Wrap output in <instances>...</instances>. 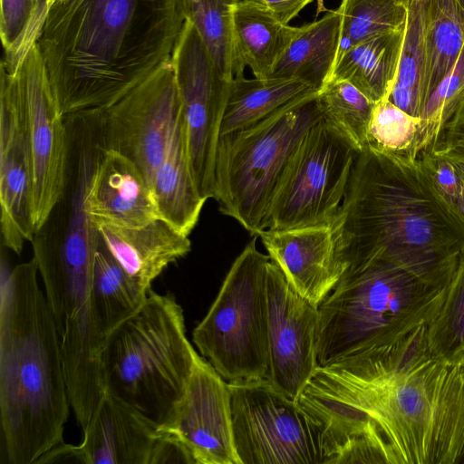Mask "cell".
Here are the masks:
<instances>
[{"label":"cell","mask_w":464,"mask_h":464,"mask_svg":"<svg viewBox=\"0 0 464 464\" xmlns=\"http://www.w3.org/2000/svg\"><path fill=\"white\" fill-rule=\"evenodd\" d=\"M33 160L27 115L14 72L1 66L0 207L2 244L19 255L35 233Z\"/></svg>","instance_id":"cell-16"},{"label":"cell","mask_w":464,"mask_h":464,"mask_svg":"<svg viewBox=\"0 0 464 464\" xmlns=\"http://www.w3.org/2000/svg\"><path fill=\"white\" fill-rule=\"evenodd\" d=\"M35 259L0 262V420L9 464H35L63 442L71 406L60 339Z\"/></svg>","instance_id":"cell-4"},{"label":"cell","mask_w":464,"mask_h":464,"mask_svg":"<svg viewBox=\"0 0 464 464\" xmlns=\"http://www.w3.org/2000/svg\"><path fill=\"white\" fill-rule=\"evenodd\" d=\"M324 118L347 137L361 151L376 102L344 80L330 79L317 92Z\"/></svg>","instance_id":"cell-30"},{"label":"cell","mask_w":464,"mask_h":464,"mask_svg":"<svg viewBox=\"0 0 464 464\" xmlns=\"http://www.w3.org/2000/svg\"><path fill=\"white\" fill-rule=\"evenodd\" d=\"M185 19L197 29L220 73L237 75L233 42V14L237 0H179Z\"/></svg>","instance_id":"cell-29"},{"label":"cell","mask_w":464,"mask_h":464,"mask_svg":"<svg viewBox=\"0 0 464 464\" xmlns=\"http://www.w3.org/2000/svg\"><path fill=\"white\" fill-rule=\"evenodd\" d=\"M427 154L464 161V89L435 119L420 158Z\"/></svg>","instance_id":"cell-35"},{"label":"cell","mask_w":464,"mask_h":464,"mask_svg":"<svg viewBox=\"0 0 464 464\" xmlns=\"http://www.w3.org/2000/svg\"><path fill=\"white\" fill-rule=\"evenodd\" d=\"M404 36L405 25L351 46L338 55L329 80L351 82L373 102L387 100L397 77Z\"/></svg>","instance_id":"cell-23"},{"label":"cell","mask_w":464,"mask_h":464,"mask_svg":"<svg viewBox=\"0 0 464 464\" xmlns=\"http://www.w3.org/2000/svg\"><path fill=\"white\" fill-rule=\"evenodd\" d=\"M44 1L47 3L48 6L51 7L52 5H53L55 4H59L64 0H44Z\"/></svg>","instance_id":"cell-42"},{"label":"cell","mask_w":464,"mask_h":464,"mask_svg":"<svg viewBox=\"0 0 464 464\" xmlns=\"http://www.w3.org/2000/svg\"><path fill=\"white\" fill-rule=\"evenodd\" d=\"M332 224L343 276L383 260L448 284L464 255V224L421 160L397 159L369 146L355 159Z\"/></svg>","instance_id":"cell-3"},{"label":"cell","mask_w":464,"mask_h":464,"mask_svg":"<svg viewBox=\"0 0 464 464\" xmlns=\"http://www.w3.org/2000/svg\"><path fill=\"white\" fill-rule=\"evenodd\" d=\"M338 11L341 30L337 57L367 38L401 28L407 18V7L398 0H342Z\"/></svg>","instance_id":"cell-31"},{"label":"cell","mask_w":464,"mask_h":464,"mask_svg":"<svg viewBox=\"0 0 464 464\" xmlns=\"http://www.w3.org/2000/svg\"><path fill=\"white\" fill-rule=\"evenodd\" d=\"M429 322L318 366L297 402L322 426L325 464H453L464 457V362Z\"/></svg>","instance_id":"cell-1"},{"label":"cell","mask_w":464,"mask_h":464,"mask_svg":"<svg viewBox=\"0 0 464 464\" xmlns=\"http://www.w3.org/2000/svg\"><path fill=\"white\" fill-rule=\"evenodd\" d=\"M158 426L104 392L75 450L80 464H151Z\"/></svg>","instance_id":"cell-18"},{"label":"cell","mask_w":464,"mask_h":464,"mask_svg":"<svg viewBox=\"0 0 464 464\" xmlns=\"http://www.w3.org/2000/svg\"><path fill=\"white\" fill-rule=\"evenodd\" d=\"M317 92L295 99L250 127L219 137L214 199L222 214L253 236L261 230L272 195L294 151L324 118Z\"/></svg>","instance_id":"cell-7"},{"label":"cell","mask_w":464,"mask_h":464,"mask_svg":"<svg viewBox=\"0 0 464 464\" xmlns=\"http://www.w3.org/2000/svg\"><path fill=\"white\" fill-rule=\"evenodd\" d=\"M428 335L436 353L464 362V255L439 311L428 324Z\"/></svg>","instance_id":"cell-33"},{"label":"cell","mask_w":464,"mask_h":464,"mask_svg":"<svg viewBox=\"0 0 464 464\" xmlns=\"http://www.w3.org/2000/svg\"><path fill=\"white\" fill-rule=\"evenodd\" d=\"M307 82L295 78L235 77L220 126V136L250 127L309 92Z\"/></svg>","instance_id":"cell-25"},{"label":"cell","mask_w":464,"mask_h":464,"mask_svg":"<svg viewBox=\"0 0 464 464\" xmlns=\"http://www.w3.org/2000/svg\"><path fill=\"white\" fill-rule=\"evenodd\" d=\"M405 36L399 70L388 101L420 119L426 104L428 74L424 0H408Z\"/></svg>","instance_id":"cell-27"},{"label":"cell","mask_w":464,"mask_h":464,"mask_svg":"<svg viewBox=\"0 0 464 464\" xmlns=\"http://www.w3.org/2000/svg\"><path fill=\"white\" fill-rule=\"evenodd\" d=\"M157 430L184 446L195 464H240L228 382L200 355L181 399Z\"/></svg>","instance_id":"cell-15"},{"label":"cell","mask_w":464,"mask_h":464,"mask_svg":"<svg viewBox=\"0 0 464 464\" xmlns=\"http://www.w3.org/2000/svg\"><path fill=\"white\" fill-rule=\"evenodd\" d=\"M150 190L159 217L189 236L206 200L192 176L182 108L168 150L152 178Z\"/></svg>","instance_id":"cell-22"},{"label":"cell","mask_w":464,"mask_h":464,"mask_svg":"<svg viewBox=\"0 0 464 464\" xmlns=\"http://www.w3.org/2000/svg\"><path fill=\"white\" fill-rule=\"evenodd\" d=\"M185 17L179 0H64L36 44L63 114L103 111L171 58Z\"/></svg>","instance_id":"cell-2"},{"label":"cell","mask_w":464,"mask_h":464,"mask_svg":"<svg viewBox=\"0 0 464 464\" xmlns=\"http://www.w3.org/2000/svg\"><path fill=\"white\" fill-rule=\"evenodd\" d=\"M299 31L300 26L282 22L260 0H237L233 14L237 77L248 67L256 78H270Z\"/></svg>","instance_id":"cell-21"},{"label":"cell","mask_w":464,"mask_h":464,"mask_svg":"<svg viewBox=\"0 0 464 464\" xmlns=\"http://www.w3.org/2000/svg\"><path fill=\"white\" fill-rule=\"evenodd\" d=\"M86 202L93 221L140 227L160 218L150 187L139 168L101 146Z\"/></svg>","instance_id":"cell-19"},{"label":"cell","mask_w":464,"mask_h":464,"mask_svg":"<svg viewBox=\"0 0 464 464\" xmlns=\"http://www.w3.org/2000/svg\"><path fill=\"white\" fill-rule=\"evenodd\" d=\"M461 7L464 9V0H458Z\"/></svg>","instance_id":"cell-43"},{"label":"cell","mask_w":464,"mask_h":464,"mask_svg":"<svg viewBox=\"0 0 464 464\" xmlns=\"http://www.w3.org/2000/svg\"><path fill=\"white\" fill-rule=\"evenodd\" d=\"M398 1H400V2L403 3L405 5H406V4H407V2H408V0H398Z\"/></svg>","instance_id":"cell-44"},{"label":"cell","mask_w":464,"mask_h":464,"mask_svg":"<svg viewBox=\"0 0 464 464\" xmlns=\"http://www.w3.org/2000/svg\"><path fill=\"white\" fill-rule=\"evenodd\" d=\"M266 5L282 22H289L313 0H260Z\"/></svg>","instance_id":"cell-38"},{"label":"cell","mask_w":464,"mask_h":464,"mask_svg":"<svg viewBox=\"0 0 464 464\" xmlns=\"http://www.w3.org/2000/svg\"><path fill=\"white\" fill-rule=\"evenodd\" d=\"M257 236L233 262L219 292L192 333L200 354L227 382L267 379L268 255Z\"/></svg>","instance_id":"cell-8"},{"label":"cell","mask_w":464,"mask_h":464,"mask_svg":"<svg viewBox=\"0 0 464 464\" xmlns=\"http://www.w3.org/2000/svg\"><path fill=\"white\" fill-rule=\"evenodd\" d=\"M359 150L324 118L304 135L272 195L262 229L331 224Z\"/></svg>","instance_id":"cell-9"},{"label":"cell","mask_w":464,"mask_h":464,"mask_svg":"<svg viewBox=\"0 0 464 464\" xmlns=\"http://www.w3.org/2000/svg\"><path fill=\"white\" fill-rule=\"evenodd\" d=\"M104 245L129 276L144 291L172 263L191 249L188 235L161 218L140 227L93 221Z\"/></svg>","instance_id":"cell-20"},{"label":"cell","mask_w":464,"mask_h":464,"mask_svg":"<svg viewBox=\"0 0 464 464\" xmlns=\"http://www.w3.org/2000/svg\"><path fill=\"white\" fill-rule=\"evenodd\" d=\"M10 72H14L17 78L27 115L33 160V223L36 232L66 187L68 126L36 43Z\"/></svg>","instance_id":"cell-13"},{"label":"cell","mask_w":464,"mask_h":464,"mask_svg":"<svg viewBox=\"0 0 464 464\" xmlns=\"http://www.w3.org/2000/svg\"><path fill=\"white\" fill-rule=\"evenodd\" d=\"M421 120L388 100L375 103L367 135L372 149L405 160L419 157Z\"/></svg>","instance_id":"cell-32"},{"label":"cell","mask_w":464,"mask_h":464,"mask_svg":"<svg viewBox=\"0 0 464 464\" xmlns=\"http://www.w3.org/2000/svg\"><path fill=\"white\" fill-rule=\"evenodd\" d=\"M198 356L175 296L150 290L139 310L104 340V391L159 427L181 399Z\"/></svg>","instance_id":"cell-5"},{"label":"cell","mask_w":464,"mask_h":464,"mask_svg":"<svg viewBox=\"0 0 464 464\" xmlns=\"http://www.w3.org/2000/svg\"><path fill=\"white\" fill-rule=\"evenodd\" d=\"M451 160L453 162V165L456 169L457 173L459 174V178L461 179V180L464 184V161L456 160Z\"/></svg>","instance_id":"cell-40"},{"label":"cell","mask_w":464,"mask_h":464,"mask_svg":"<svg viewBox=\"0 0 464 464\" xmlns=\"http://www.w3.org/2000/svg\"><path fill=\"white\" fill-rule=\"evenodd\" d=\"M240 464H324L321 424L267 379L228 382Z\"/></svg>","instance_id":"cell-10"},{"label":"cell","mask_w":464,"mask_h":464,"mask_svg":"<svg viewBox=\"0 0 464 464\" xmlns=\"http://www.w3.org/2000/svg\"><path fill=\"white\" fill-rule=\"evenodd\" d=\"M428 74L426 102L452 69L464 43V9L458 0H424Z\"/></svg>","instance_id":"cell-28"},{"label":"cell","mask_w":464,"mask_h":464,"mask_svg":"<svg viewBox=\"0 0 464 464\" xmlns=\"http://www.w3.org/2000/svg\"><path fill=\"white\" fill-rule=\"evenodd\" d=\"M449 284L430 282L383 260L343 276L318 306L319 366L430 323Z\"/></svg>","instance_id":"cell-6"},{"label":"cell","mask_w":464,"mask_h":464,"mask_svg":"<svg viewBox=\"0 0 464 464\" xmlns=\"http://www.w3.org/2000/svg\"><path fill=\"white\" fill-rule=\"evenodd\" d=\"M181 108L169 58L116 103L92 112L98 144L133 162L150 187Z\"/></svg>","instance_id":"cell-11"},{"label":"cell","mask_w":464,"mask_h":464,"mask_svg":"<svg viewBox=\"0 0 464 464\" xmlns=\"http://www.w3.org/2000/svg\"><path fill=\"white\" fill-rule=\"evenodd\" d=\"M419 160H421L440 196L453 209L464 184L452 160L430 154L423 155Z\"/></svg>","instance_id":"cell-37"},{"label":"cell","mask_w":464,"mask_h":464,"mask_svg":"<svg viewBox=\"0 0 464 464\" xmlns=\"http://www.w3.org/2000/svg\"><path fill=\"white\" fill-rule=\"evenodd\" d=\"M266 298L267 380L297 401L319 366L318 306L298 294L271 260L267 266Z\"/></svg>","instance_id":"cell-14"},{"label":"cell","mask_w":464,"mask_h":464,"mask_svg":"<svg viewBox=\"0 0 464 464\" xmlns=\"http://www.w3.org/2000/svg\"><path fill=\"white\" fill-rule=\"evenodd\" d=\"M186 122L192 176L200 196L215 197V160L230 84L188 19L171 56Z\"/></svg>","instance_id":"cell-12"},{"label":"cell","mask_w":464,"mask_h":464,"mask_svg":"<svg viewBox=\"0 0 464 464\" xmlns=\"http://www.w3.org/2000/svg\"><path fill=\"white\" fill-rule=\"evenodd\" d=\"M464 89V43L450 72L440 82L427 101L422 114L419 156L426 143L428 133L440 110Z\"/></svg>","instance_id":"cell-36"},{"label":"cell","mask_w":464,"mask_h":464,"mask_svg":"<svg viewBox=\"0 0 464 464\" xmlns=\"http://www.w3.org/2000/svg\"><path fill=\"white\" fill-rule=\"evenodd\" d=\"M148 294L124 271L99 234L93 257L92 304L104 338L139 310Z\"/></svg>","instance_id":"cell-26"},{"label":"cell","mask_w":464,"mask_h":464,"mask_svg":"<svg viewBox=\"0 0 464 464\" xmlns=\"http://www.w3.org/2000/svg\"><path fill=\"white\" fill-rule=\"evenodd\" d=\"M340 30L338 9L300 26L271 77L302 80L319 91L329 80L336 62Z\"/></svg>","instance_id":"cell-24"},{"label":"cell","mask_w":464,"mask_h":464,"mask_svg":"<svg viewBox=\"0 0 464 464\" xmlns=\"http://www.w3.org/2000/svg\"><path fill=\"white\" fill-rule=\"evenodd\" d=\"M317 1V14L320 13V12H323V11H325V8H324V0H316Z\"/></svg>","instance_id":"cell-41"},{"label":"cell","mask_w":464,"mask_h":464,"mask_svg":"<svg viewBox=\"0 0 464 464\" xmlns=\"http://www.w3.org/2000/svg\"><path fill=\"white\" fill-rule=\"evenodd\" d=\"M454 212L457 214V216L459 218L461 222L464 224V187L462 188V192L456 202L454 208Z\"/></svg>","instance_id":"cell-39"},{"label":"cell","mask_w":464,"mask_h":464,"mask_svg":"<svg viewBox=\"0 0 464 464\" xmlns=\"http://www.w3.org/2000/svg\"><path fill=\"white\" fill-rule=\"evenodd\" d=\"M48 10L44 0H1L0 35L6 59L18 61L27 53Z\"/></svg>","instance_id":"cell-34"},{"label":"cell","mask_w":464,"mask_h":464,"mask_svg":"<svg viewBox=\"0 0 464 464\" xmlns=\"http://www.w3.org/2000/svg\"><path fill=\"white\" fill-rule=\"evenodd\" d=\"M256 235L289 284L316 306L333 291L344 272L332 223L262 229Z\"/></svg>","instance_id":"cell-17"}]
</instances>
